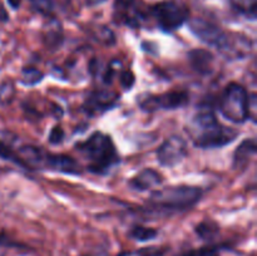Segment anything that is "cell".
<instances>
[{
	"mask_svg": "<svg viewBox=\"0 0 257 256\" xmlns=\"http://www.w3.org/2000/svg\"><path fill=\"white\" fill-rule=\"evenodd\" d=\"M187 23L191 32L201 42L217 49L228 59H242L252 50V42L245 35L226 33L218 25L202 18H192Z\"/></svg>",
	"mask_w": 257,
	"mask_h": 256,
	"instance_id": "6da1fadb",
	"label": "cell"
},
{
	"mask_svg": "<svg viewBox=\"0 0 257 256\" xmlns=\"http://www.w3.org/2000/svg\"><path fill=\"white\" fill-rule=\"evenodd\" d=\"M192 142L198 148H220L232 143L238 131L221 124L211 107L205 105L193 115L188 127Z\"/></svg>",
	"mask_w": 257,
	"mask_h": 256,
	"instance_id": "7a4b0ae2",
	"label": "cell"
},
{
	"mask_svg": "<svg viewBox=\"0 0 257 256\" xmlns=\"http://www.w3.org/2000/svg\"><path fill=\"white\" fill-rule=\"evenodd\" d=\"M75 150L87 161V170L94 175H105L120 161L112 137L102 132H94L77 143Z\"/></svg>",
	"mask_w": 257,
	"mask_h": 256,
	"instance_id": "3957f363",
	"label": "cell"
},
{
	"mask_svg": "<svg viewBox=\"0 0 257 256\" xmlns=\"http://www.w3.org/2000/svg\"><path fill=\"white\" fill-rule=\"evenodd\" d=\"M203 196L196 186H170L155 190L147 201V208L157 213H175L192 208Z\"/></svg>",
	"mask_w": 257,
	"mask_h": 256,
	"instance_id": "277c9868",
	"label": "cell"
},
{
	"mask_svg": "<svg viewBox=\"0 0 257 256\" xmlns=\"http://www.w3.org/2000/svg\"><path fill=\"white\" fill-rule=\"evenodd\" d=\"M218 107L226 119L241 124L251 117V112H255V95L250 98L242 85L232 82L223 90Z\"/></svg>",
	"mask_w": 257,
	"mask_h": 256,
	"instance_id": "5b68a950",
	"label": "cell"
},
{
	"mask_svg": "<svg viewBox=\"0 0 257 256\" xmlns=\"http://www.w3.org/2000/svg\"><path fill=\"white\" fill-rule=\"evenodd\" d=\"M190 103V94L186 90H171L162 94H142L138 98V105L148 113L156 110H173L186 107Z\"/></svg>",
	"mask_w": 257,
	"mask_h": 256,
	"instance_id": "8992f818",
	"label": "cell"
},
{
	"mask_svg": "<svg viewBox=\"0 0 257 256\" xmlns=\"http://www.w3.org/2000/svg\"><path fill=\"white\" fill-rule=\"evenodd\" d=\"M151 13L160 29H162L163 32H173L182 27L190 19L187 8L173 2L158 3L153 5Z\"/></svg>",
	"mask_w": 257,
	"mask_h": 256,
	"instance_id": "52a82bcc",
	"label": "cell"
},
{
	"mask_svg": "<svg viewBox=\"0 0 257 256\" xmlns=\"http://www.w3.org/2000/svg\"><path fill=\"white\" fill-rule=\"evenodd\" d=\"M34 163V167L52 170L55 172L65 173V175H80L82 173L79 163L73 157L67 155H59V153L55 155V153L45 152L40 147L37 151Z\"/></svg>",
	"mask_w": 257,
	"mask_h": 256,
	"instance_id": "ba28073f",
	"label": "cell"
},
{
	"mask_svg": "<svg viewBox=\"0 0 257 256\" xmlns=\"http://www.w3.org/2000/svg\"><path fill=\"white\" fill-rule=\"evenodd\" d=\"M187 142L180 136L167 138L157 150V160L165 167H175L187 156Z\"/></svg>",
	"mask_w": 257,
	"mask_h": 256,
	"instance_id": "9c48e42d",
	"label": "cell"
},
{
	"mask_svg": "<svg viewBox=\"0 0 257 256\" xmlns=\"http://www.w3.org/2000/svg\"><path fill=\"white\" fill-rule=\"evenodd\" d=\"M118 94L108 89H95L87 95L83 109L88 115H99L117 104Z\"/></svg>",
	"mask_w": 257,
	"mask_h": 256,
	"instance_id": "30bf717a",
	"label": "cell"
},
{
	"mask_svg": "<svg viewBox=\"0 0 257 256\" xmlns=\"http://www.w3.org/2000/svg\"><path fill=\"white\" fill-rule=\"evenodd\" d=\"M142 12L138 9L136 0H114V20L118 24L138 28L142 24Z\"/></svg>",
	"mask_w": 257,
	"mask_h": 256,
	"instance_id": "8fae6325",
	"label": "cell"
},
{
	"mask_svg": "<svg viewBox=\"0 0 257 256\" xmlns=\"http://www.w3.org/2000/svg\"><path fill=\"white\" fill-rule=\"evenodd\" d=\"M162 181L163 178L160 172H157L153 168H145L141 172H138L135 177L131 178L128 185L132 190L143 192V191L151 190V188L160 186Z\"/></svg>",
	"mask_w": 257,
	"mask_h": 256,
	"instance_id": "7c38bea8",
	"label": "cell"
},
{
	"mask_svg": "<svg viewBox=\"0 0 257 256\" xmlns=\"http://www.w3.org/2000/svg\"><path fill=\"white\" fill-rule=\"evenodd\" d=\"M188 60L193 69L200 74H210L213 70L215 57L206 49H193L188 53Z\"/></svg>",
	"mask_w": 257,
	"mask_h": 256,
	"instance_id": "4fadbf2b",
	"label": "cell"
},
{
	"mask_svg": "<svg viewBox=\"0 0 257 256\" xmlns=\"http://www.w3.org/2000/svg\"><path fill=\"white\" fill-rule=\"evenodd\" d=\"M256 153V140L250 138L241 143L233 153V168L235 170H245L250 163L251 158Z\"/></svg>",
	"mask_w": 257,
	"mask_h": 256,
	"instance_id": "5bb4252c",
	"label": "cell"
},
{
	"mask_svg": "<svg viewBox=\"0 0 257 256\" xmlns=\"http://www.w3.org/2000/svg\"><path fill=\"white\" fill-rule=\"evenodd\" d=\"M233 9L247 19L255 20L257 12V0H230Z\"/></svg>",
	"mask_w": 257,
	"mask_h": 256,
	"instance_id": "9a60e30c",
	"label": "cell"
},
{
	"mask_svg": "<svg viewBox=\"0 0 257 256\" xmlns=\"http://www.w3.org/2000/svg\"><path fill=\"white\" fill-rule=\"evenodd\" d=\"M157 235H158L157 230L151 227H145V226H135L130 232L131 237L135 238V240L137 241H141V242L153 240Z\"/></svg>",
	"mask_w": 257,
	"mask_h": 256,
	"instance_id": "2e32d148",
	"label": "cell"
},
{
	"mask_svg": "<svg viewBox=\"0 0 257 256\" xmlns=\"http://www.w3.org/2000/svg\"><path fill=\"white\" fill-rule=\"evenodd\" d=\"M43 78H44V74L37 68H24L22 72V83L28 87L38 84V83L42 82Z\"/></svg>",
	"mask_w": 257,
	"mask_h": 256,
	"instance_id": "e0dca14e",
	"label": "cell"
},
{
	"mask_svg": "<svg viewBox=\"0 0 257 256\" xmlns=\"http://www.w3.org/2000/svg\"><path fill=\"white\" fill-rule=\"evenodd\" d=\"M196 232L200 237H202L203 240H212L218 232V226L216 225L212 221H203L200 225L196 227Z\"/></svg>",
	"mask_w": 257,
	"mask_h": 256,
	"instance_id": "ac0fdd59",
	"label": "cell"
},
{
	"mask_svg": "<svg viewBox=\"0 0 257 256\" xmlns=\"http://www.w3.org/2000/svg\"><path fill=\"white\" fill-rule=\"evenodd\" d=\"M0 158L5 161H10V162L23 167V162L19 158V156H18V153L14 152L13 148L3 140H0Z\"/></svg>",
	"mask_w": 257,
	"mask_h": 256,
	"instance_id": "d6986e66",
	"label": "cell"
},
{
	"mask_svg": "<svg viewBox=\"0 0 257 256\" xmlns=\"http://www.w3.org/2000/svg\"><path fill=\"white\" fill-rule=\"evenodd\" d=\"M30 4L34 8V10H37L40 14L50 15L54 10L53 0H30Z\"/></svg>",
	"mask_w": 257,
	"mask_h": 256,
	"instance_id": "ffe728a7",
	"label": "cell"
},
{
	"mask_svg": "<svg viewBox=\"0 0 257 256\" xmlns=\"http://www.w3.org/2000/svg\"><path fill=\"white\" fill-rule=\"evenodd\" d=\"M182 256H220L217 248L215 247H202L198 250H191L185 252Z\"/></svg>",
	"mask_w": 257,
	"mask_h": 256,
	"instance_id": "44dd1931",
	"label": "cell"
},
{
	"mask_svg": "<svg viewBox=\"0 0 257 256\" xmlns=\"http://www.w3.org/2000/svg\"><path fill=\"white\" fill-rule=\"evenodd\" d=\"M64 140V131L62 130V127L59 125H55L53 127V130L49 133V142L52 145H59Z\"/></svg>",
	"mask_w": 257,
	"mask_h": 256,
	"instance_id": "7402d4cb",
	"label": "cell"
},
{
	"mask_svg": "<svg viewBox=\"0 0 257 256\" xmlns=\"http://www.w3.org/2000/svg\"><path fill=\"white\" fill-rule=\"evenodd\" d=\"M120 83L124 87V89H131L133 84H135V75L131 70H124V72L120 74Z\"/></svg>",
	"mask_w": 257,
	"mask_h": 256,
	"instance_id": "603a6c76",
	"label": "cell"
},
{
	"mask_svg": "<svg viewBox=\"0 0 257 256\" xmlns=\"http://www.w3.org/2000/svg\"><path fill=\"white\" fill-rule=\"evenodd\" d=\"M104 0H84V3L87 5H97V4H100V3H103Z\"/></svg>",
	"mask_w": 257,
	"mask_h": 256,
	"instance_id": "cb8c5ba5",
	"label": "cell"
}]
</instances>
